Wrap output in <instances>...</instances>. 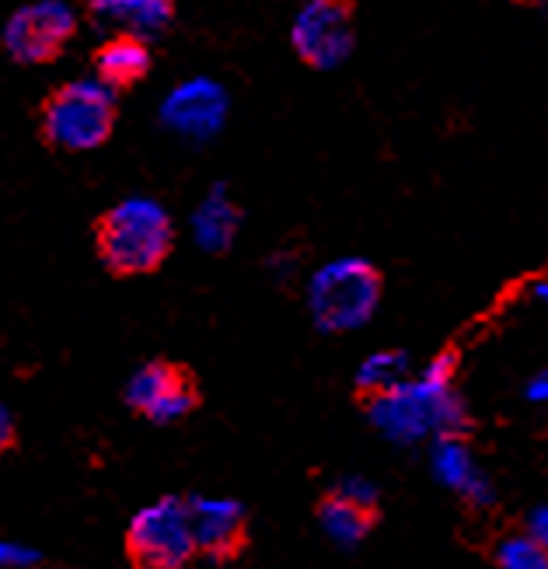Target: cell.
<instances>
[{
  "label": "cell",
  "instance_id": "obj_12",
  "mask_svg": "<svg viewBox=\"0 0 548 569\" xmlns=\"http://www.w3.org/2000/svg\"><path fill=\"white\" fill-rule=\"evenodd\" d=\"M409 385V357L398 353V350H385V353H373L357 375V402L360 406H373V402H391L398 395L406 391Z\"/></svg>",
  "mask_w": 548,
  "mask_h": 569
},
{
  "label": "cell",
  "instance_id": "obj_14",
  "mask_svg": "<svg viewBox=\"0 0 548 569\" xmlns=\"http://www.w3.org/2000/svg\"><path fill=\"white\" fill-rule=\"evenodd\" d=\"M496 566L500 569H548L541 541L531 535H514L507 538L500 549H496Z\"/></svg>",
  "mask_w": 548,
  "mask_h": 569
},
{
  "label": "cell",
  "instance_id": "obj_15",
  "mask_svg": "<svg viewBox=\"0 0 548 569\" xmlns=\"http://www.w3.org/2000/svg\"><path fill=\"white\" fill-rule=\"evenodd\" d=\"M14 448H18V423H14V416L0 406V461H4Z\"/></svg>",
  "mask_w": 548,
  "mask_h": 569
},
{
  "label": "cell",
  "instance_id": "obj_1",
  "mask_svg": "<svg viewBox=\"0 0 548 569\" xmlns=\"http://www.w3.org/2000/svg\"><path fill=\"white\" fill-rule=\"evenodd\" d=\"M94 252L116 280L151 277L176 252V220L155 200H122L94 220Z\"/></svg>",
  "mask_w": 548,
  "mask_h": 569
},
{
  "label": "cell",
  "instance_id": "obj_4",
  "mask_svg": "<svg viewBox=\"0 0 548 569\" xmlns=\"http://www.w3.org/2000/svg\"><path fill=\"white\" fill-rule=\"evenodd\" d=\"M130 569H189L196 562L189 507L182 497H165L143 507L122 538Z\"/></svg>",
  "mask_w": 548,
  "mask_h": 569
},
{
  "label": "cell",
  "instance_id": "obj_10",
  "mask_svg": "<svg viewBox=\"0 0 548 569\" xmlns=\"http://www.w3.org/2000/svg\"><path fill=\"white\" fill-rule=\"evenodd\" d=\"M91 67L98 73V84L116 91H130L137 88L155 67L151 42L133 39V36H109L102 46L91 53Z\"/></svg>",
  "mask_w": 548,
  "mask_h": 569
},
{
  "label": "cell",
  "instance_id": "obj_9",
  "mask_svg": "<svg viewBox=\"0 0 548 569\" xmlns=\"http://www.w3.org/2000/svg\"><path fill=\"white\" fill-rule=\"evenodd\" d=\"M318 525L339 546H360V541L381 525V500L367 482H339L329 492H321L315 507Z\"/></svg>",
  "mask_w": 548,
  "mask_h": 569
},
{
  "label": "cell",
  "instance_id": "obj_3",
  "mask_svg": "<svg viewBox=\"0 0 548 569\" xmlns=\"http://www.w3.org/2000/svg\"><path fill=\"white\" fill-rule=\"evenodd\" d=\"M385 293L381 269L367 259H336L321 266L308 287L311 321L321 332H350L373 318Z\"/></svg>",
  "mask_w": 548,
  "mask_h": 569
},
{
  "label": "cell",
  "instance_id": "obj_13",
  "mask_svg": "<svg viewBox=\"0 0 548 569\" xmlns=\"http://www.w3.org/2000/svg\"><path fill=\"white\" fill-rule=\"evenodd\" d=\"M182 109H186V116L171 119L176 127H182V130H207V127H213V122H217V119L207 116V109L220 112L223 98H220L217 88H207V81H196V88H186V91H179L176 98H171L165 112H182Z\"/></svg>",
  "mask_w": 548,
  "mask_h": 569
},
{
  "label": "cell",
  "instance_id": "obj_11",
  "mask_svg": "<svg viewBox=\"0 0 548 569\" xmlns=\"http://www.w3.org/2000/svg\"><path fill=\"white\" fill-rule=\"evenodd\" d=\"M88 18L102 29H112V36H133L151 39L168 32V24L176 21V4L168 0H130V4H91Z\"/></svg>",
  "mask_w": 548,
  "mask_h": 569
},
{
  "label": "cell",
  "instance_id": "obj_2",
  "mask_svg": "<svg viewBox=\"0 0 548 569\" xmlns=\"http://www.w3.org/2000/svg\"><path fill=\"white\" fill-rule=\"evenodd\" d=\"M119 122V102L98 81H70L53 88L39 106V137L49 151L84 154L106 147Z\"/></svg>",
  "mask_w": 548,
  "mask_h": 569
},
{
  "label": "cell",
  "instance_id": "obj_5",
  "mask_svg": "<svg viewBox=\"0 0 548 569\" xmlns=\"http://www.w3.org/2000/svg\"><path fill=\"white\" fill-rule=\"evenodd\" d=\"M127 406L147 423H179L203 406V385L196 370L182 360H147L127 385Z\"/></svg>",
  "mask_w": 548,
  "mask_h": 569
},
{
  "label": "cell",
  "instance_id": "obj_7",
  "mask_svg": "<svg viewBox=\"0 0 548 569\" xmlns=\"http://www.w3.org/2000/svg\"><path fill=\"white\" fill-rule=\"evenodd\" d=\"M78 36V14L67 4L21 8L4 24V53L21 67H46L63 57Z\"/></svg>",
  "mask_w": 548,
  "mask_h": 569
},
{
  "label": "cell",
  "instance_id": "obj_6",
  "mask_svg": "<svg viewBox=\"0 0 548 569\" xmlns=\"http://www.w3.org/2000/svg\"><path fill=\"white\" fill-rule=\"evenodd\" d=\"M293 53L311 70H336L357 49V8L350 0H315L290 29Z\"/></svg>",
  "mask_w": 548,
  "mask_h": 569
},
{
  "label": "cell",
  "instance_id": "obj_8",
  "mask_svg": "<svg viewBox=\"0 0 548 569\" xmlns=\"http://www.w3.org/2000/svg\"><path fill=\"white\" fill-rule=\"evenodd\" d=\"M196 559L238 562L252 546L248 510L238 500H186Z\"/></svg>",
  "mask_w": 548,
  "mask_h": 569
}]
</instances>
